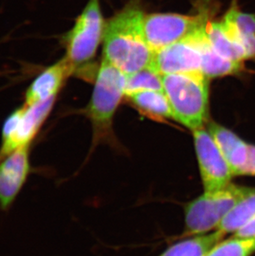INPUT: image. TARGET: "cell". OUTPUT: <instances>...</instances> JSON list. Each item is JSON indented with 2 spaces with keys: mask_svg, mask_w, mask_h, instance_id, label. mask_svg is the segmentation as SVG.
Returning <instances> with one entry per match:
<instances>
[{
  "mask_svg": "<svg viewBox=\"0 0 255 256\" xmlns=\"http://www.w3.org/2000/svg\"><path fill=\"white\" fill-rule=\"evenodd\" d=\"M145 14L140 5L131 4L106 22L103 58L128 75L147 68L154 52L144 30Z\"/></svg>",
  "mask_w": 255,
  "mask_h": 256,
  "instance_id": "cell-1",
  "label": "cell"
},
{
  "mask_svg": "<svg viewBox=\"0 0 255 256\" xmlns=\"http://www.w3.org/2000/svg\"><path fill=\"white\" fill-rule=\"evenodd\" d=\"M174 120L192 130L203 128L209 108V78L200 72L162 76Z\"/></svg>",
  "mask_w": 255,
  "mask_h": 256,
  "instance_id": "cell-2",
  "label": "cell"
},
{
  "mask_svg": "<svg viewBox=\"0 0 255 256\" xmlns=\"http://www.w3.org/2000/svg\"><path fill=\"white\" fill-rule=\"evenodd\" d=\"M126 74L106 59L97 72L94 90L84 113L92 121L94 138L110 130L112 120L124 96H126Z\"/></svg>",
  "mask_w": 255,
  "mask_h": 256,
  "instance_id": "cell-3",
  "label": "cell"
},
{
  "mask_svg": "<svg viewBox=\"0 0 255 256\" xmlns=\"http://www.w3.org/2000/svg\"><path fill=\"white\" fill-rule=\"evenodd\" d=\"M255 188L230 184L224 188L204 192L186 208V228L188 234H203L217 228L231 209Z\"/></svg>",
  "mask_w": 255,
  "mask_h": 256,
  "instance_id": "cell-4",
  "label": "cell"
},
{
  "mask_svg": "<svg viewBox=\"0 0 255 256\" xmlns=\"http://www.w3.org/2000/svg\"><path fill=\"white\" fill-rule=\"evenodd\" d=\"M104 25L100 0H89L64 38L65 56L76 70L87 65L96 56L103 41Z\"/></svg>",
  "mask_w": 255,
  "mask_h": 256,
  "instance_id": "cell-5",
  "label": "cell"
},
{
  "mask_svg": "<svg viewBox=\"0 0 255 256\" xmlns=\"http://www.w3.org/2000/svg\"><path fill=\"white\" fill-rule=\"evenodd\" d=\"M55 102L52 98L32 106L24 104L8 117L2 126L0 160L18 148L31 144Z\"/></svg>",
  "mask_w": 255,
  "mask_h": 256,
  "instance_id": "cell-6",
  "label": "cell"
},
{
  "mask_svg": "<svg viewBox=\"0 0 255 256\" xmlns=\"http://www.w3.org/2000/svg\"><path fill=\"white\" fill-rule=\"evenodd\" d=\"M208 21L206 14L183 15L178 14H145V38L152 51H159L190 36Z\"/></svg>",
  "mask_w": 255,
  "mask_h": 256,
  "instance_id": "cell-7",
  "label": "cell"
},
{
  "mask_svg": "<svg viewBox=\"0 0 255 256\" xmlns=\"http://www.w3.org/2000/svg\"><path fill=\"white\" fill-rule=\"evenodd\" d=\"M204 25L186 38L155 52L150 66L162 76L202 72L200 39Z\"/></svg>",
  "mask_w": 255,
  "mask_h": 256,
  "instance_id": "cell-8",
  "label": "cell"
},
{
  "mask_svg": "<svg viewBox=\"0 0 255 256\" xmlns=\"http://www.w3.org/2000/svg\"><path fill=\"white\" fill-rule=\"evenodd\" d=\"M193 136L204 192L228 186L233 172L209 131L200 128L193 131Z\"/></svg>",
  "mask_w": 255,
  "mask_h": 256,
  "instance_id": "cell-9",
  "label": "cell"
},
{
  "mask_svg": "<svg viewBox=\"0 0 255 256\" xmlns=\"http://www.w3.org/2000/svg\"><path fill=\"white\" fill-rule=\"evenodd\" d=\"M30 146L18 148L0 160V208L2 210L12 205L28 176Z\"/></svg>",
  "mask_w": 255,
  "mask_h": 256,
  "instance_id": "cell-10",
  "label": "cell"
},
{
  "mask_svg": "<svg viewBox=\"0 0 255 256\" xmlns=\"http://www.w3.org/2000/svg\"><path fill=\"white\" fill-rule=\"evenodd\" d=\"M74 66L64 56L45 69L29 86L25 93L24 104H39L56 98L66 80L75 72Z\"/></svg>",
  "mask_w": 255,
  "mask_h": 256,
  "instance_id": "cell-11",
  "label": "cell"
},
{
  "mask_svg": "<svg viewBox=\"0 0 255 256\" xmlns=\"http://www.w3.org/2000/svg\"><path fill=\"white\" fill-rule=\"evenodd\" d=\"M209 133L226 160L234 176L246 164L248 158V144L228 128L212 122L208 126Z\"/></svg>",
  "mask_w": 255,
  "mask_h": 256,
  "instance_id": "cell-12",
  "label": "cell"
},
{
  "mask_svg": "<svg viewBox=\"0 0 255 256\" xmlns=\"http://www.w3.org/2000/svg\"><path fill=\"white\" fill-rule=\"evenodd\" d=\"M200 46L202 60V72L209 79L238 75L246 70L244 63L227 59L214 50L207 38L206 25L200 35Z\"/></svg>",
  "mask_w": 255,
  "mask_h": 256,
  "instance_id": "cell-13",
  "label": "cell"
},
{
  "mask_svg": "<svg viewBox=\"0 0 255 256\" xmlns=\"http://www.w3.org/2000/svg\"><path fill=\"white\" fill-rule=\"evenodd\" d=\"M206 32L212 46L222 56L237 62L247 60L243 48L231 38L222 21H207Z\"/></svg>",
  "mask_w": 255,
  "mask_h": 256,
  "instance_id": "cell-14",
  "label": "cell"
},
{
  "mask_svg": "<svg viewBox=\"0 0 255 256\" xmlns=\"http://www.w3.org/2000/svg\"><path fill=\"white\" fill-rule=\"evenodd\" d=\"M226 234L217 230L210 234L186 240L170 247L160 256H206Z\"/></svg>",
  "mask_w": 255,
  "mask_h": 256,
  "instance_id": "cell-15",
  "label": "cell"
},
{
  "mask_svg": "<svg viewBox=\"0 0 255 256\" xmlns=\"http://www.w3.org/2000/svg\"><path fill=\"white\" fill-rule=\"evenodd\" d=\"M127 97L136 106L150 114L174 118L171 104L164 92L148 90L135 92Z\"/></svg>",
  "mask_w": 255,
  "mask_h": 256,
  "instance_id": "cell-16",
  "label": "cell"
},
{
  "mask_svg": "<svg viewBox=\"0 0 255 256\" xmlns=\"http://www.w3.org/2000/svg\"><path fill=\"white\" fill-rule=\"evenodd\" d=\"M255 218V192L237 203L220 222L217 230L224 234L236 233Z\"/></svg>",
  "mask_w": 255,
  "mask_h": 256,
  "instance_id": "cell-17",
  "label": "cell"
},
{
  "mask_svg": "<svg viewBox=\"0 0 255 256\" xmlns=\"http://www.w3.org/2000/svg\"><path fill=\"white\" fill-rule=\"evenodd\" d=\"M164 92L162 78L152 66H147L126 75V96L141 90Z\"/></svg>",
  "mask_w": 255,
  "mask_h": 256,
  "instance_id": "cell-18",
  "label": "cell"
},
{
  "mask_svg": "<svg viewBox=\"0 0 255 256\" xmlns=\"http://www.w3.org/2000/svg\"><path fill=\"white\" fill-rule=\"evenodd\" d=\"M255 252V238L233 236L216 244L206 256H251Z\"/></svg>",
  "mask_w": 255,
  "mask_h": 256,
  "instance_id": "cell-19",
  "label": "cell"
},
{
  "mask_svg": "<svg viewBox=\"0 0 255 256\" xmlns=\"http://www.w3.org/2000/svg\"><path fill=\"white\" fill-rule=\"evenodd\" d=\"M223 20L230 22L240 34L255 35V14L240 10L237 0H232L230 7Z\"/></svg>",
  "mask_w": 255,
  "mask_h": 256,
  "instance_id": "cell-20",
  "label": "cell"
},
{
  "mask_svg": "<svg viewBox=\"0 0 255 256\" xmlns=\"http://www.w3.org/2000/svg\"><path fill=\"white\" fill-rule=\"evenodd\" d=\"M255 176V145H248V152L247 161L244 167L238 172V176Z\"/></svg>",
  "mask_w": 255,
  "mask_h": 256,
  "instance_id": "cell-21",
  "label": "cell"
},
{
  "mask_svg": "<svg viewBox=\"0 0 255 256\" xmlns=\"http://www.w3.org/2000/svg\"><path fill=\"white\" fill-rule=\"evenodd\" d=\"M234 236L238 238H255V218L247 223L244 226L238 230L234 233Z\"/></svg>",
  "mask_w": 255,
  "mask_h": 256,
  "instance_id": "cell-22",
  "label": "cell"
}]
</instances>
